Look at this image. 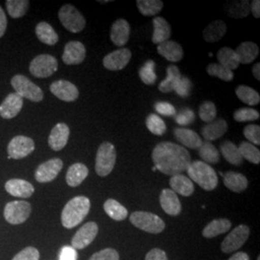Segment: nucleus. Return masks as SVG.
Wrapping results in <instances>:
<instances>
[{"label": "nucleus", "mask_w": 260, "mask_h": 260, "mask_svg": "<svg viewBox=\"0 0 260 260\" xmlns=\"http://www.w3.org/2000/svg\"><path fill=\"white\" fill-rule=\"evenodd\" d=\"M154 167L166 176L181 175L191 164L189 151L172 142H162L156 145L152 151Z\"/></svg>", "instance_id": "1"}, {"label": "nucleus", "mask_w": 260, "mask_h": 260, "mask_svg": "<svg viewBox=\"0 0 260 260\" xmlns=\"http://www.w3.org/2000/svg\"><path fill=\"white\" fill-rule=\"evenodd\" d=\"M91 208V202L85 196H77L72 199L65 205L62 214L61 222L66 229H74L89 214Z\"/></svg>", "instance_id": "2"}, {"label": "nucleus", "mask_w": 260, "mask_h": 260, "mask_svg": "<svg viewBox=\"0 0 260 260\" xmlns=\"http://www.w3.org/2000/svg\"><path fill=\"white\" fill-rule=\"evenodd\" d=\"M189 178L205 191H213L218 186V176L213 168L203 161L191 162L187 169Z\"/></svg>", "instance_id": "3"}, {"label": "nucleus", "mask_w": 260, "mask_h": 260, "mask_svg": "<svg viewBox=\"0 0 260 260\" xmlns=\"http://www.w3.org/2000/svg\"><path fill=\"white\" fill-rule=\"evenodd\" d=\"M117 152L115 146L110 142H104L96 152L95 172L100 177H107L115 167Z\"/></svg>", "instance_id": "4"}, {"label": "nucleus", "mask_w": 260, "mask_h": 260, "mask_svg": "<svg viewBox=\"0 0 260 260\" xmlns=\"http://www.w3.org/2000/svg\"><path fill=\"white\" fill-rule=\"evenodd\" d=\"M130 223L141 231L146 233L157 234L165 230L164 221L155 214L146 211H135L130 215Z\"/></svg>", "instance_id": "5"}, {"label": "nucleus", "mask_w": 260, "mask_h": 260, "mask_svg": "<svg viewBox=\"0 0 260 260\" xmlns=\"http://www.w3.org/2000/svg\"><path fill=\"white\" fill-rule=\"evenodd\" d=\"M11 84L21 99H27L34 103H40L44 99V92L42 89L33 83L29 78L24 75H15Z\"/></svg>", "instance_id": "6"}, {"label": "nucleus", "mask_w": 260, "mask_h": 260, "mask_svg": "<svg viewBox=\"0 0 260 260\" xmlns=\"http://www.w3.org/2000/svg\"><path fill=\"white\" fill-rule=\"evenodd\" d=\"M58 16L63 26L72 33H79L86 26V19L83 15L71 4L62 6Z\"/></svg>", "instance_id": "7"}, {"label": "nucleus", "mask_w": 260, "mask_h": 260, "mask_svg": "<svg viewBox=\"0 0 260 260\" xmlns=\"http://www.w3.org/2000/svg\"><path fill=\"white\" fill-rule=\"evenodd\" d=\"M58 62L54 56L41 54L35 57L29 66V71L37 78H47L56 73Z\"/></svg>", "instance_id": "8"}, {"label": "nucleus", "mask_w": 260, "mask_h": 260, "mask_svg": "<svg viewBox=\"0 0 260 260\" xmlns=\"http://www.w3.org/2000/svg\"><path fill=\"white\" fill-rule=\"evenodd\" d=\"M250 236V228L246 224H240L234 228L223 239L221 250L224 253H231L238 251L246 243Z\"/></svg>", "instance_id": "9"}, {"label": "nucleus", "mask_w": 260, "mask_h": 260, "mask_svg": "<svg viewBox=\"0 0 260 260\" xmlns=\"http://www.w3.org/2000/svg\"><path fill=\"white\" fill-rule=\"evenodd\" d=\"M31 210V205L27 202L14 201L5 205L4 218L11 224H19L27 220Z\"/></svg>", "instance_id": "10"}, {"label": "nucleus", "mask_w": 260, "mask_h": 260, "mask_svg": "<svg viewBox=\"0 0 260 260\" xmlns=\"http://www.w3.org/2000/svg\"><path fill=\"white\" fill-rule=\"evenodd\" d=\"M35 149L34 141L26 136H16L11 140L8 145L10 159H21L26 157Z\"/></svg>", "instance_id": "11"}, {"label": "nucleus", "mask_w": 260, "mask_h": 260, "mask_svg": "<svg viewBox=\"0 0 260 260\" xmlns=\"http://www.w3.org/2000/svg\"><path fill=\"white\" fill-rule=\"evenodd\" d=\"M99 233V225L94 222H89L81 226L72 239V247L75 250H82L95 239Z\"/></svg>", "instance_id": "12"}, {"label": "nucleus", "mask_w": 260, "mask_h": 260, "mask_svg": "<svg viewBox=\"0 0 260 260\" xmlns=\"http://www.w3.org/2000/svg\"><path fill=\"white\" fill-rule=\"evenodd\" d=\"M63 168V161L60 158H52L44 162L37 168L35 178L38 182L47 183L54 180Z\"/></svg>", "instance_id": "13"}, {"label": "nucleus", "mask_w": 260, "mask_h": 260, "mask_svg": "<svg viewBox=\"0 0 260 260\" xmlns=\"http://www.w3.org/2000/svg\"><path fill=\"white\" fill-rule=\"evenodd\" d=\"M131 57L130 49L121 47L105 56L103 58V66L109 71H121L128 65Z\"/></svg>", "instance_id": "14"}, {"label": "nucleus", "mask_w": 260, "mask_h": 260, "mask_svg": "<svg viewBox=\"0 0 260 260\" xmlns=\"http://www.w3.org/2000/svg\"><path fill=\"white\" fill-rule=\"evenodd\" d=\"M49 89H50V92L53 93L56 98L67 103L75 102L79 96L77 87L75 84L67 80L54 81L50 85Z\"/></svg>", "instance_id": "15"}, {"label": "nucleus", "mask_w": 260, "mask_h": 260, "mask_svg": "<svg viewBox=\"0 0 260 260\" xmlns=\"http://www.w3.org/2000/svg\"><path fill=\"white\" fill-rule=\"evenodd\" d=\"M86 57V48L78 41L69 42L64 48L62 60L66 65H79Z\"/></svg>", "instance_id": "16"}, {"label": "nucleus", "mask_w": 260, "mask_h": 260, "mask_svg": "<svg viewBox=\"0 0 260 260\" xmlns=\"http://www.w3.org/2000/svg\"><path fill=\"white\" fill-rule=\"evenodd\" d=\"M70 138V127L64 123L59 122L52 128L48 137V145L51 149L59 151L65 148Z\"/></svg>", "instance_id": "17"}, {"label": "nucleus", "mask_w": 260, "mask_h": 260, "mask_svg": "<svg viewBox=\"0 0 260 260\" xmlns=\"http://www.w3.org/2000/svg\"><path fill=\"white\" fill-rule=\"evenodd\" d=\"M22 106L23 100L18 93H9L0 104V116L5 120L13 119L19 114Z\"/></svg>", "instance_id": "18"}, {"label": "nucleus", "mask_w": 260, "mask_h": 260, "mask_svg": "<svg viewBox=\"0 0 260 260\" xmlns=\"http://www.w3.org/2000/svg\"><path fill=\"white\" fill-rule=\"evenodd\" d=\"M130 36V25L127 20L117 19L112 24L110 39L112 43L119 47H123L128 42Z\"/></svg>", "instance_id": "19"}, {"label": "nucleus", "mask_w": 260, "mask_h": 260, "mask_svg": "<svg viewBox=\"0 0 260 260\" xmlns=\"http://www.w3.org/2000/svg\"><path fill=\"white\" fill-rule=\"evenodd\" d=\"M160 205L165 213L177 216L181 212V204L177 194L171 189H163L159 197Z\"/></svg>", "instance_id": "20"}, {"label": "nucleus", "mask_w": 260, "mask_h": 260, "mask_svg": "<svg viewBox=\"0 0 260 260\" xmlns=\"http://www.w3.org/2000/svg\"><path fill=\"white\" fill-rule=\"evenodd\" d=\"M5 190L9 193L10 195L18 198H30L34 194V186L30 182L23 179L14 178L10 179L5 183Z\"/></svg>", "instance_id": "21"}, {"label": "nucleus", "mask_w": 260, "mask_h": 260, "mask_svg": "<svg viewBox=\"0 0 260 260\" xmlns=\"http://www.w3.org/2000/svg\"><path fill=\"white\" fill-rule=\"evenodd\" d=\"M228 131V122L223 119H217L204 125L201 129L203 137L207 142L220 139Z\"/></svg>", "instance_id": "22"}, {"label": "nucleus", "mask_w": 260, "mask_h": 260, "mask_svg": "<svg viewBox=\"0 0 260 260\" xmlns=\"http://www.w3.org/2000/svg\"><path fill=\"white\" fill-rule=\"evenodd\" d=\"M157 52L173 63L181 61L184 55L183 48L175 41H167L158 45Z\"/></svg>", "instance_id": "23"}, {"label": "nucleus", "mask_w": 260, "mask_h": 260, "mask_svg": "<svg viewBox=\"0 0 260 260\" xmlns=\"http://www.w3.org/2000/svg\"><path fill=\"white\" fill-rule=\"evenodd\" d=\"M223 184L234 193L244 192L249 185L248 178L240 173L229 171L223 174Z\"/></svg>", "instance_id": "24"}, {"label": "nucleus", "mask_w": 260, "mask_h": 260, "mask_svg": "<svg viewBox=\"0 0 260 260\" xmlns=\"http://www.w3.org/2000/svg\"><path fill=\"white\" fill-rule=\"evenodd\" d=\"M174 133L176 139L188 149H199L203 144V140L194 130L178 127L175 129Z\"/></svg>", "instance_id": "25"}, {"label": "nucleus", "mask_w": 260, "mask_h": 260, "mask_svg": "<svg viewBox=\"0 0 260 260\" xmlns=\"http://www.w3.org/2000/svg\"><path fill=\"white\" fill-rule=\"evenodd\" d=\"M240 64L248 65L253 62L259 54V47L253 42H243L235 49Z\"/></svg>", "instance_id": "26"}, {"label": "nucleus", "mask_w": 260, "mask_h": 260, "mask_svg": "<svg viewBox=\"0 0 260 260\" xmlns=\"http://www.w3.org/2000/svg\"><path fill=\"white\" fill-rule=\"evenodd\" d=\"M152 23H153L152 43L155 45H160L164 42L169 41V39L172 35V29L167 20L162 17H156L152 20Z\"/></svg>", "instance_id": "27"}, {"label": "nucleus", "mask_w": 260, "mask_h": 260, "mask_svg": "<svg viewBox=\"0 0 260 260\" xmlns=\"http://www.w3.org/2000/svg\"><path fill=\"white\" fill-rule=\"evenodd\" d=\"M170 186L172 188L171 190H173L176 194H179L183 197H189L195 191L193 181L183 175H177L171 177Z\"/></svg>", "instance_id": "28"}, {"label": "nucleus", "mask_w": 260, "mask_h": 260, "mask_svg": "<svg viewBox=\"0 0 260 260\" xmlns=\"http://www.w3.org/2000/svg\"><path fill=\"white\" fill-rule=\"evenodd\" d=\"M88 175L89 170L87 166L82 163H75L69 168L66 175V181L71 187H77L83 182Z\"/></svg>", "instance_id": "29"}, {"label": "nucleus", "mask_w": 260, "mask_h": 260, "mask_svg": "<svg viewBox=\"0 0 260 260\" xmlns=\"http://www.w3.org/2000/svg\"><path fill=\"white\" fill-rule=\"evenodd\" d=\"M224 9L229 17L233 19H243L251 13V3L248 0L229 1L224 4Z\"/></svg>", "instance_id": "30"}, {"label": "nucleus", "mask_w": 260, "mask_h": 260, "mask_svg": "<svg viewBox=\"0 0 260 260\" xmlns=\"http://www.w3.org/2000/svg\"><path fill=\"white\" fill-rule=\"evenodd\" d=\"M226 24L221 19L214 20L205 28L203 37L207 43H216L220 41L226 33Z\"/></svg>", "instance_id": "31"}, {"label": "nucleus", "mask_w": 260, "mask_h": 260, "mask_svg": "<svg viewBox=\"0 0 260 260\" xmlns=\"http://www.w3.org/2000/svg\"><path fill=\"white\" fill-rule=\"evenodd\" d=\"M231 229H232V222L229 219H225V218L215 219L204 229L203 236L210 239L220 234L228 233Z\"/></svg>", "instance_id": "32"}, {"label": "nucleus", "mask_w": 260, "mask_h": 260, "mask_svg": "<svg viewBox=\"0 0 260 260\" xmlns=\"http://www.w3.org/2000/svg\"><path fill=\"white\" fill-rule=\"evenodd\" d=\"M181 74L177 66H170L167 69V77L159 84L158 89L161 93H171L175 90L178 80L181 78Z\"/></svg>", "instance_id": "33"}, {"label": "nucleus", "mask_w": 260, "mask_h": 260, "mask_svg": "<svg viewBox=\"0 0 260 260\" xmlns=\"http://www.w3.org/2000/svg\"><path fill=\"white\" fill-rule=\"evenodd\" d=\"M217 59L220 65L225 67L233 72L240 66V62L235 50H233L231 47H222L217 53Z\"/></svg>", "instance_id": "34"}, {"label": "nucleus", "mask_w": 260, "mask_h": 260, "mask_svg": "<svg viewBox=\"0 0 260 260\" xmlns=\"http://www.w3.org/2000/svg\"><path fill=\"white\" fill-rule=\"evenodd\" d=\"M36 35L42 43L48 46H54L59 41V37L55 30L50 24L45 21L38 23L36 26Z\"/></svg>", "instance_id": "35"}, {"label": "nucleus", "mask_w": 260, "mask_h": 260, "mask_svg": "<svg viewBox=\"0 0 260 260\" xmlns=\"http://www.w3.org/2000/svg\"><path fill=\"white\" fill-rule=\"evenodd\" d=\"M220 150L223 158L234 166H239L243 163V157L238 147L231 141H224L222 143Z\"/></svg>", "instance_id": "36"}, {"label": "nucleus", "mask_w": 260, "mask_h": 260, "mask_svg": "<svg viewBox=\"0 0 260 260\" xmlns=\"http://www.w3.org/2000/svg\"><path fill=\"white\" fill-rule=\"evenodd\" d=\"M103 208L106 214L114 221H123L128 215L127 209L123 205H121L118 201L113 199L107 200L103 205Z\"/></svg>", "instance_id": "37"}, {"label": "nucleus", "mask_w": 260, "mask_h": 260, "mask_svg": "<svg viewBox=\"0 0 260 260\" xmlns=\"http://www.w3.org/2000/svg\"><path fill=\"white\" fill-rule=\"evenodd\" d=\"M199 155L206 164H217L220 161V152L212 143L203 142L199 148Z\"/></svg>", "instance_id": "38"}, {"label": "nucleus", "mask_w": 260, "mask_h": 260, "mask_svg": "<svg viewBox=\"0 0 260 260\" xmlns=\"http://www.w3.org/2000/svg\"><path fill=\"white\" fill-rule=\"evenodd\" d=\"M136 4L140 13L146 17L156 16L164 7V3L161 0H138Z\"/></svg>", "instance_id": "39"}, {"label": "nucleus", "mask_w": 260, "mask_h": 260, "mask_svg": "<svg viewBox=\"0 0 260 260\" xmlns=\"http://www.w3.org/2000/svg\"><path fill=\"white\" fill-rule=\"evenodd\" d=\"M235 93L241 102L246 104H249L250 106H255L260 103L259 93L249 86H246V85L238 86L235 90Z\"/></svg>", "instance_id": "40"}, {"label": "nucleus", "mask_w": 260, "mask_h": 260, "mask_svg": "<svg viewBox=\"0 0 260 260\" xmlns=\"http://www.w3.org/2000/svg\"><path fill=\"white\" fill-rule=\"evenodd\" d=\"M6 7L12 18L19 19L26 14L29 8V1L28 0H7Z\"/></svg>", "instance_id": "41"}, {"label": "nucleus", "mask_w": 260, "mask_h": 260, "mask_svg": "<svg viewBox=\"0 0 260 260\" xmlns=\"http://www.w3.org/2000/svg\"><path fill=\"white\" fill-rule=\"evenodd\" d=\"M155 63L152 60L147 61L139 70V76L143 83L146 85H153L157 80L155 74Z\"/></svg>", "instance_id": "42"}, {"label": "nucleus", "mask_w": 260, "mask_h": 260, "mask_svg": "<svg viewBox=\"0 0 260 260\" xmlns=\"http://www.w3.org/2000/svg\"><path fill=\"white\" fill-rule=\"evenodd\" d=\"M206 72L210 76L218 77L225 82H230L234 78V74H233V71L226 69L223 66L220 65L219 63L209 64L206 68Z\"/></svg>", "instance_id": "43"}, {"label": "nucleus", "mask_w": 260, "mask_h": 260, "mask_svg": "<svg viewBox=\"0 0 260 260\" xmlns=\"http://www.w3.org/2000/svg\"><path fill=\"white\" fill-rule=\"evenodd\" d=\"M238 149L243 159L250 161L252 164H259L260 150L255 146L249 142H242Z\"/></svg>", "instance_id": "44"}, {"label": "nucleus", "mask_w": 260, "mask_h": 260, "mask_svg": "<svg viewBox=\"0 0 260 260\" xmlns=\"http://www.w3.org/2000/svg\"><path fill=\"white\" fill-rule=\"evenodd\" d=\"M146 125L148 129L154 135L162 136L167 130V126L164 120H162L156 114H150L147 118Z\"/></svg>", "instance_id": "45"}, {"label": "nucleus", "mask_w": 260, "mask_h": 260, "mask_svg": "<svg viewBox=\"0 0 260 260\" xmlns=\"http://www.w3.org/2000/svg\"><path fill=\"white\" fill-rule=\"evenodd\" d=\"M199 116L201 120H203L207 123L216 120V116H217L216 105L212 102H208V101L204 102L200 106Z\"/></svg>", "instance_id": "46"}, {"label": "nucleus", "mask_w": 260, "mask_h": 260, "mask_svg": "<svg viewBox=\"0 0 260 260\" xmlns=\"http://www.w3.org/2000/svg\"><path fill=\"white\" fill-rule=\"evenodd\" d=\"M259 112L249 107H243L237 109L233 114L234 120L238 122L244 121H253L259 119Z\"/></svg>", "instance_id": "47"}, {"label": "nucleus", "mask_w": 260, "mask_h": 260, "mask_svg": "<svg viewBox=\"0 0 260 260\" xmlns=\"http://www.w3.org/2000/svg\"><path fill=\"white\" fill-rule=\"evenodd\" d=\"M244 136L253 146L260 145V126L257 124H250L244 128Z\"/></svg>", "instance_id": "48"}, {"label": "nucleus", "mask_w": 260, "mask_h": 260, "mask_svg": "<svg viewBox=\"0 0 260 260\" xmlns=\"http://www.w3.org/2000/svg\"><path fill=\"white\" fill-rule=\"evenodd\" d=\"M192 88H193V84L191 82V80L185 76H181V78L178 80V82L176 85L174 91H176V93L179 96L187 98L190 95Z\"/></svg>", "instance_id": "49"}, {"label": "nucleus", "mask_w": 260, "mask_h": 260, "mask_svg": "<svg viewBox=\"0 0 260 260\" xmlns=\"http://www.w3.org/2000/svg\"><path fill=\"white\" fill-rule=\"evenodd\" d=\"M89 260H120V255L115 249L107 248L93 253Z\"/></svg>", "instance_id": "50"}, {"label": "nucleus", "mask_w": 260, "mask_h": 260, "mask_svg": "<svg viewBox=\"0 0 260 260\" xmlns=\"http://www.w3.org/2000/svg\"><path fill=\"white\" fill-rule=\"evenodd\" d=\"M195 120V113L189 108H184L176 116V121L181 126H186Z\"/></svg>", "instance_id": "51"}, {"label": "nucleus", "mask_w": 260, "mask_h": 260, "mask_svg": "<svg viewBox=\"0 0 260 260\" xmlns=\"http://www.w3.org/2000/svg\"><path fill=\"white\" fill-rule=\"evenodd\" d=\"M40 252L34 247H26L17 253L12 260H39Z\"/></svg>", "instance_id": "52"}, {"label": "nucleus", "mask_w": 260, "mask_h": 260, "mask_svg": "<svg viewBox=\"0 0 260 260\" xmlns=\"http://www.w3.org/2000/svg\"><path fill=\"white\" fill-rule=\"evenodd\" d=\"M154 108L158 114L163 115V116L172 117V116L177 115V110H176L175 106L172 105L171 103H166V102H159L155 104Z\"/></svg>", "instance_id": "53"}, {"label": "nucleus", "mask_w": 260, "mask_h": 260, "mask_svg": "<svg viewBox=\"0 0 260 260\" xmlns=\"http://www.w3.org/2000/svg\"><path fill=\"white\" fill-rule=\"evenodd\" d=\"M77 251L72 246H65L62 248L59 255V260H77Z\"/></svg>", "instance_id": "54"}, {"label": "nucleus", "mask_w": 260, "mask_h": 260, "mask_svg": "<svg viewBox=\"0 0 260 260\" xmlns=\"http://www.w3.org/2000/svg\"><path fill=\"white\" fill-rule=\"evenodd\" d=\"M145 260H168L166 252L161 249H152L147 253Z\"/></svg>", "instance_id": "55"}, {"label": "nucleus", "mask_w": 260, "mask_h": 260, "mask_svg": "<svg viewBox=\"0 0 260 260\" xmlns=\"http://www.w3.org/2000/svg\"><path fill=\"white\" fill-rule=\"evenodd\" d=\"M7 28V18L3 9L0 7V38L3 37Z\"/></svg>", "instance_id": "56"}, {"label": "nucleus", "mask_w": 260, "mask_h": 260, "mask_svg": "<svg viewBox=\"0 0 260 260\" xmlns=\"http://www.w3.org/2000/svg\"><path fill=\"white\" fill-rule=\"evenodd\" d=\"M251 12L252 16L255 19L260 18V1L259 0H253L251 4Z\"/></svg>", "instance_id": "57"}, {"label": "nucleus", "mask_w": 260, "mask_h": 260, "mask_svg": "<svg viewBox=\"0 0 260 260\" xmlns=\"http://www.w3.org/2000/svg\"><path fill=\"white\" fill-rule=\"evenodd\" d=\"M229 260H250V257H249V255L246 252L238 251V252L234 253L233 256Z\"/></svg>", "instance_id": "58"}, {"label": "nucleus", "mask_w": 260, "mask_h": 260, "mask_svg": "<svg viewBox=\"0 0 260 260\" xmlns=\"http://www.w3.org/2000/svg\"><path fill=\"white\" fill-rule=\"evenodd\" d=\"M252 75L254 76V78L256 80H260V64L259 63H256L255 65L253 66L252 68Z\"/></svg>", "instance_id": "59"}, {"label": "nucleus", "mask_w": 260, "mask_h": 260, "mask_svg": "<svg viewBox=\"0 0 260 260\" xmlns=\"http://www.w3.org/2000/svg\"><path fill=\"white\" fill-rule=\"evenodd\" d=\"M99 2H100V3H103V4H104V3H108V2H110V1H109V0H107V1H99Z\"/></svg>", "instance_id": "60"}, {"label": "nucleus", "mask_w": 260, "mask_h": 260, "mask_svg": "<svg viewBox=\"0 0 260 260\" xmlns=\"http://www.w3.org/2000/svg\"><path fill=\"white\" fill-rule=\"evenodd\" d=\"M151 170H152V171H153V172H155V171H157V170H156V168H155V167H152V169H151Z\"/></svg>", "instance_id": "61"}, {"label": "nucleus", "mask_w": 260, "mask_h": 260, "mask_svg": "<svg viewBox=\"0 0 260 260\" xmlns=\"http://www.w3.org/2000/svg\"><path fill=\"white\" fill-rule=\"evenodd\" d=\"M257 260H260V257H259V256H258V257H257Z\"/></svg>", "instance_id": "62"}]
</instances>
